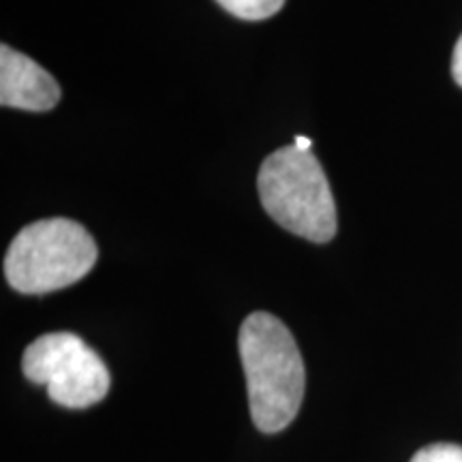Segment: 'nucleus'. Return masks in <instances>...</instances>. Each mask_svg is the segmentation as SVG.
<instances>
[{
    "instance_id": "nucleus-1",
    "label": "nucleus",
    "mask_w": 462,
    "mask_h": 462,
    "mask_svg": "<svg viewBox=\"0 0 462 462\" xmlns=\"http://www.w3.org/2000/svg\"><path fill=\"white\" fill-rule=\"evenodd\" d=\"M248 404L262 432L285 430L304 401L306 373L296 338L270 313H253L238 334Z\"/></svg>"
},
{
    "instance_id": "nucleus-2",
    "label": "nucleus",
    "mask_w": 462,
    "mask_h": 462,
    "mask_svg": "<svg viewBox=\"0 0 462 462\" xmlns=\"http://www.w3.org/2000/svg\"><path fill=\"white\" fill-rule=\"evenodd\" d=\"M259 198L281 227L317 245L337 236V204L313 152L282 146L262 163Z\"/></svg>"
},
{
    "instance_id": "nucleus-3",
    "label": "nucleus",
    "mask_w": 462,
    "mask_h": 462,
    "mask_svg": "<svg viewBox=\"0 0 462 462\" xmlns=\"http://www.w3.org/2000/svg\"><path fill=\"white\" fill-rule=\"evenodd\" d=\"M99 248L84 225L71 218H45L15 236L5 257V276L20 293L65 289L95 268Z\"/></svg>"
},
{
    "instance_id": "nucleus-4",
    "label": "nucleus",
    "mask_w": 462,
    "mask_h": 462,
    "mask_svg": "<svg viewBox=\"0 0 462 462\" xmlns=\"http://www.w3.org/2000/svg\"><path fill=\"white\" fill-rule=\"evenodd\" d=\"M22 371L32 383L45 385L51 401L67 409H86L107 396L109 371L95 349L78 334H43L26 346Z\"/></svg>"
},
{
    "instance_id": "nucleus-5",
    "label": "nucleus",
    "mask_w": 462,
    "mask_h": 462,
    "mask_svg": "<svg viewBox=\"0 0 462 462\" xmlns=\"http://www.w3.org/2000/svg\"><path fill=\"white\" fill-rule=\"evenodd\" d=\"M60 101V86L32 58L9 45L0 48V103L26 112H50Z\"/></svg>"
},
{
    "instance_id": "nucleus-6",
    "label": "nucleus",
    "mask_w": 462,
    "mask_h": 462,
    "mask_svg": "<svg viewBox=\"0 0 462 462\" xmlns=\"http://www.w3.org/2000/svg\"><path fill=\"white\" fill-rule=\"evenodd\" d=\"M227 14L240 17V20L259 22L265 17L279 14L285 0H217Z\"/></svg>"
},
{
    "instance_id": "nucleus-7",
    "label": "nucleus",
    "mask_w": 462,
    "mask_h": 462,
    "mask_svg": "<svg viewBox=\"0 0 462 462\" xmlns=\"http://www.w3.org/2000/svg\"><path fill=\"white\" fill-rule=\"evenodd\" d=\"M409 462H462V446L456 443H432L413 454Z\"/></svg>"
},
{
    "instance_id": "nucleus-8",
    "label": "nucleus",
    "mask_w": 462,
    "mask_h": 462,
    "mask_svg": "<svg viewBox=\"0 0 462 462\" xmlns=\"http://www.w3.org/2000/svg\"><path fill=\"white\" fill-rule=\"evenodd\" d=\"M452 75H454L456 84L462 86V34H460L458 42H456V48H454V56H452Z\"/></svg>"
},
{
    "instance_id": "nucleus-9",
    "label": "nucleus",
    "mask_w": 462,
    "mask_h": 462,
    "mask_svg": "<svg viewBox=\"0 0 462 462\" xmlns=\"http://www.w3.org/2000/svg\"><path fill=\"white\" fill-rule=\"evenodd\" d=\"M293 146H296L298 150H304V152H310V148H313V142H310L309 137L298 135L296 142H293Z\"/></svg>"
}]
</instances>
